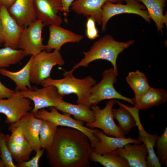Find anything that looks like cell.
<instances>
[{
	"instance_id": "2",
	"label": "cell",
	"mask_w": 167,
	"mask_h": 167,
	"mask_svg": "<svg viewBox=\"0 0 167 167\" xmlns=\"http://www.w3.org/2000/svg\"><path fill=\"white\" fill-rule=\"evenodd\" d=\"M135 41L133 39L125 42L118 41L110 35H105L94 42L88 51L83 52L84 58L69 71L73 73L75 70L80 67H87L94 61L103 59L111 63L113 71L118 75L117 57Z\"/></svg>"
},
{
	"instance_id": "9",
	"label": "cell",
	"mask_w": 167,
	"mask_h": 167,
	"mask_svg": "<svg viewBox=\"0 0 167 167\" xmlns=\"http://www.w3.org/2000/svg\"><path fill=\"white\" fill-rule=\"evenodd\" d=\"M31 101L15 91L11 97L0 99V113L5 115V122L8 124L15 123L31 112Z\"/></svg>"
},
{
	"instance_id": "35",
	"label": "cell",
	"mask_w": 167,
	"mask_h": 167,
	"mask_svg": "<svg viewBox=\"0 0 167 167\" xmlns=\"http://www.w3.org/2000/svg\"><path fill=\"white\" fill-rule=\"evenodd\" d=\"M95 21L91 17H89L86 23V35L90 40H93L98 36V31L95 24Z\"/></svg>"
},
{
	"instance_id": "31",
	"label": "cell",
	"mask_w": 167,
	"mask_h": 167,
	"mask_svg": "<svg viewBox=\"0 0 167 167\" xmlns=\"http://www.w3.org/2000/svg\"><path fill=\"white\" fill-rule=\"evenodd\" d=\"M155 146L156 148V154L161 165L165 164L167 162V126L160 136H157Z\"/></svg>"
},
{
	"instance_id": "29",
	"label": "cell",
	"mask_w": 167,
	"mask_h": 167,
	"mask_svg": "<svg viewBox=\"0 0 167 167\" xmlns=\"http://www.w3.org/2000/svg\"><path fill=\"white\" fill-rule=\"evenodd\" d=\"M58 128V126L51 122L46 120H42L39 132V138L41 148L45 150L52 145Z\"/></svg>"
},
{
	"instance_id": "33",
	"label": "cell",
	"mask_w": 167,
	"mask_h": 167,
	"mask_svg": "<svg viewBox=\"0 0 167 167\" xmlns=\"http://www.w3.org/2000/svg\"><path fill=\"white\" fill-rule=\"evenodd\" d=\"M11 132V134L9 135L7 142L18 144H23L29 143L20 127H16L13 129Z\"/></svg>"
},
{
	"instance_id": "19",
	"label": "cell",
	"mask_w": 167,
	"mask_h": 167,
	"mask_svg": "<svg viewBox=\"0 0 167 167\" xmlns=\"http://www.w3.org/2000/svg\"><path fill=\"white\" fill-rule=\"evenodd\" d=\"M128 143L115 151L118 155L124 158L129 167H147L146 158L148 151L143 143Z\"/></svg>"
},
{
	"instance_id": "38",
	"label": "cell",
	"mask_w": 167,
	"mask_h": 167,
	"mask_svg": "<svg viewBox=\"0 0 167 167\" xmlns=\"http://www.w3.org/2000/svg\"><path fill=\"white\" fill-rule=\"evenodd\" d=\"M15 0H0L2 4L5 6L7 8L11 6Z\"/></svg>"
},
{
	"instance_id": "16",
	"label": "cell",
	"mask_w": 167,
	"mask_h": 167,
	"mask_svg": "<svg viewBox=\"0 0 167 167\" xmlns=\"http://www.w3.org/2000/svg\"><path fill=\"white\" fill-rule=\"evenodd\" d=\"M107 1L121 3L124 2V0H75L70 8L78 14L91 17L98 24L101 25L102 7Z\"/></svg>"
},
{
	"instance_id": "30",
	"label": "cell",
	"mask_w": 167,
	"mask_h": 167,
	"mask_svg": "<svg viewBox=\"0 0 167 167\" xmlns=\"http://www.w3.org/2000/svg\"><path fill=\"white\" fill-rule=\"evenodd\" d=\"M7 145L13 159L17 163L29 160L34 150L29 143L23 144H16L7 141Z\"/></svg>"
},
{
	"instance_id": "8",
	"label": "cell",
	"mask_w": 167,
	"mask_h": 167,
	"mask_svg": "<svg viewBox=\"0 0 167 167\" xmlns=\"http://www.w3.org/2000/svg\"><path fill=\"white\" fill-rule=\"evenodd\" d=\"M116 101V99L110 100L106 103L105 107L103 109H101L97 105L92 106L91 108L93 112L95 120L92 122L86 123V126L91 128L101 129L108 136L125 138V135L114 121L112 109Z\"/></svg>"
},
{
	"instance_id": "32",
	"label": "cell",
	"mask_w": 167,
	"mask_h": 167,
	"mask_svg": "<svg viewBox=\"0 0 167 167\" xmlns=\"http://www.w3.org/2000/svg\"><path fill=\"white\" fill-rule=\"evenodd\" d=\"M9 135L2 133L0 134V158L3 161L5 167H16L7 145Z\"/></svg>"
},
{
	"instance_id": "44",
	"label": "cell",
	"mask_w": 167,
	"mask_h": 167,
	"mask_svg": "<svg viewBox=\"0 0 167 167\" xmlns=\"http://www.w3.org/2000/svg\"><path fill=\"white\" fill-rule=\"evenodd\" d=\"M1 46V45H0V46Z\"/></svg>"
},
{
	"instance_id": "10",
	"label": "cell",
	"mask_w": 167,
	"mask_h": 167,
	"mask_svg": "<svg viewBox=\"0 0 167 167\" xmlns=\"http://www.w3.org/2000/svg\"><path fill=\"white\" fill-rule=\"evenodd\" d=\"M126 3H113L106 2L103 6L101 21L102 30L104 32L107 23L112 17L123 13L137 15L143 18L148 23L151 22L150 18L146 7L137 0H124Z\"/></svg>"
},
{
	"instance_id": "22",
	"label": "cell",
	"mask_w": 167,
	"mask_h": 167,
	"mask_svg": "<svg viewBox=\"0 0 167 167\" xmlns=\"http://www.w3.org/2000/svg\"><path fill=\"white\" fill-rule=\"evenodd\" d=\"M34 56H31L30 59L22 69L15 71H11L5 68L0 69V74L2 76L10 79L15 83V91L32 90L30 80V70L31 63Z\"/></svg>"
},
{
	"instance_id": "28",
	"label": "cell",
	"mask_w": 167,
	"mask_h": 167,
	"mask_svg": "<svg viewBox=\"0 0 167 167\" xmlns=\"http://www.w3.org/2000/svg\"><path fill=\"white\" fill-rule=\"evenodd\" d=\"M25 57L24 51L9 47L0 49V69L19 63Z\"/></svg>"
},
{
	"instance_id": "4",
	"label": "cell",
	"mask_w": 167,
	"mask_h": 167,
	"mask_svg": "<svg viewBox=\"0 0 167 167\" xmlns=\"http://www.w3.org/2000/svg\"><path fill=\"white\" fill-rule=\"evenodd\" d=\"M65 61L59 51L52 52L43 50L33 58L30 70L31 82L41 84L45 79L50 77L53 67L56 65L62 66Z\"/></svg>"
},
{
	"instance_id": "5",
	"label": "cell",
	"mask_w": 167,
	"mask_h": 167,
	"mask_svg": "<svg viewBox=\"0 0 167 167\" xmlns=\"http://www.w3.org/2000/svg\"><path fill=\"white\" fill-rule=\"evenodd\" d=\"M102 75V80L91 89L88 99V102L91 107L97 105L104 100L116 99L122 100L134 105L132 99L122 95L114 87V84L117 81V75L113 68L104 71Z\"/></svg>"
},
{
	"instance_id": "6",
	"label": "cell",
	"mask_w": 167,
	"mask_h": 167,
	"mask_svg": "<svg viewBox=\"0 0 167 167\" xmlns=\"http://www.w3.org/2000/svg\"><path fill=\"white\" fill-rule=\"evenodd\" d=\"M49 108V111L43 108L33 113L37 118L51 122L58 126L70 127L82 132L88 138L93 149L99 141V139L94 134L96 129L84 126V122L73 118L69 114L60 113L54 107Z\"/></svg>"
},
{
	"instance_id": "12",
	"label": "cell",
	"mask_w": 167,
	"mask_h": 167,
	"mask_svg": "<svg viewBox=\"0 0 167 167\" xmlns=\"http://www.w3.org/2000/svg\"><path fill=\"white\" fill-rule=\"evenodd\" d=\"M36 19L41 20L44 25L61 26L63 20L58 14L63 11L61 0H34Z\"/></svg>"
},
{
	"instance_id": "43",
	"label": "cell",
	"mask_w": 167,
	"mask_h": 167,
	"mask_svg": "<svg viewBox=\"0 0 167 167\" xmlns=\"http://www.w3.org/2000/svg\"></svg>"
},
{
	"instance_id": "42",
	"label": "cell",
	"mask_w": 167,
	"mask_h": 167,
	"mask_svg": "<svg viewBox=\"0 0 167 167\" xmlns=\"http://www.w3.org/2000/svg\"><path fill=\"white\" fill-rule=\"evenodd\" d=\"M1 128L0 127V134H1Z\"/></svg>"
},
{
	"instance_id": "23",
	"label": "cell",
	"mask_w": 167,
	"mask_h": 167,
	"mask_svg": "<svg viewBox=\"0 0 167 167\" xmlns=\"http://www.w3.org/2000/svg\"><path fill=\"white\" fill-rule=\"evenodd\" d=\"M58 111L73 116L75 119L86 123L93 122L95 118L90 108L83 105H75L63 100L56 107Z\"/></svg>"
},
{
	"instance_id": "25",
	"label": "cell",
	"mask_w": 167,
	"mask_h": 167,
	"mask_svg": "<svg viewBox=\"0 0 167 167\" xmlns=\"http://www.w3.org/2000/svg\"><path fill=\"white\" fill-rule=\"evenodd\" d=\"M89 160L91 161L98 162L105 167H129L126 161L116 153L115 151L102 155L93 151Z\"/></svg>"
},
{
	"instance_id": "36",
	"label": "cell",
	"mask_w": 167,
	"mask_h": 167,
	"mask_svg": "<svg viewBox=\"0 0 167 167\" xmlns=\"http://www.w3.org/2000/svg\"><path fill=\"white\" fill-rule=\"evenodd\" d=\"M15 92V91L6 87L0 81V99L9 98L12 96Z\"/></svg>"
},
{
	"instance_id": "1",
	"label": "cell",
	"mask_w": 167,
	"mask_h": 167,
	"mask_svg": "<svg viewBox=\"0 0 167 167\" xmlns=\"http://www.w3.org/2000/svg\"><path fill=\"white\" fill-rule=\"evenodd\" d=\"M52 167H86L93 151L88 137L77 130L58 127L52 145L45 150Z\"/></svg>"
},
{
	"instance_id": "21",
	"label": "cell",
	"mask_w": 167,
	"mask_h": 167,
	"mask_svg": "<svg viewBox=\"0 0 167 167\" xmlns=\"http://www.w3.org/2000/svg\"><path fill=\"white\" fill-rule=\"evenodd\" d=\"M134 105L139 109L145 111L150 108L166 102L167 93L162 88L151 87L142 94L132 98Z\"/></svg>"
},
{
	"instance_id": "11",
	"label": "cell",
	"mask_w": 167,
	"mask_h": 167,
	"mask_svg": "<svg viewBox=\"0 0 167 167\" xmlns=\"http://www.w3.org/2000/svg\"><path fill=\"white\" fill-rule=\"evenodd\" d=\"M18 92L33 102L34 106L31 111L33 113L42 109L56 107L63 100V96L60 95L56 88L52 85L43 86L41 88L33 87L32 90Z\"/></svg>"
},
{
	"instance_id": "15",
	"label": "cell",
	"mask_w": 167,
	"mask_h": 167,
	"mask_svg": "<svg viewBox=\"0 0 167 167\" xmlns=\"http://www.w3.org/2000/svg\"><path fill=\"white\" fill-rule=\"evenodd\" d=\"M49 26V36L44 49L49 52L53 49L59 51L65 44L79 42L84 38L83 35L64 29L61 26L51 25Z\"/></svg>"
},
{
	"instance_id": "18",
	"label": "cell",
	"mask_w": 167,
	"mask_h": 167,
	"mask_svg": "<svg viewBox=\"0 0 167 167\" xmlns=\"http://www.w3.org/2000/svg\"><path fill=\"white\" fill-rule=\"evenodd\" d=\"M34 0H15L8 8L12 18L21 27H27L37 19Z\"/></svg>"
},
{
	"instance_id": "26",
	"label": "cell",
	"mask_w": 167,
	"mask_h": 167,
	"mask_svg": "<svg viewBox=\"0 0 167 167\" xmlns=\"http://www.w3.org/2000/svg\"><path fill=\"white\" fill-rule=\"evenodd\" d=\"M112 109L114 119L118 122V126L125 135L129 134L132 128L136 126L135 119L131 113L122 106Z\"/></svg>"
},
{
	"instance_id": "3",
	"label": "cell",
	"mask_w": 167,
	"mask_h": 167,
	"mask_svg": "<svg viewBox=\"0 0 167 167\" xmlns=\"http://www.w3.org/2000/svg\"><path fill=\"white\" fill-rule=\"evenodd\" d=\"M64 77L61 79L48 78L41 83L43 86L48 85L54 86L58 93L63 96L72 94L77 97L78 104L83 105L91 108L88 99L91 89L96 84V81L91 76L88 75L83 79L75 77L72 72L65 71Z\"/></svg>"
},
{
	"instance_id": "13",
	"label": "cell",
	"mask_w": 167,
	"mask_h": 167,
	"mask_svg": "<svg viewBox=\"0 0 167 167\" xmlns=\"http://www.w3.org/2000/svg\"><path fill=\"white\" fill-rule=\"evenodd\" d=\"M42 120L30 112L17 122L9 125L8 129L11 132L15 128L20 127L27 140L36 152L41 148L39 132Z\"/></svg>"
},
{
	"instance_id": "7",
	"label": "cell",
	"mask_w": 167,
	"mask_h": 167,
	"mask_svg": "<svg viewBox=\"0 0 167 167\" xmlns=\"http://www.w3.org/2000/svg\"><path fill=\"white\" fill-rule=\"evenodd\" d=\"M45 26L41 20L37 19L23 28L19 38L17 48L24 51L25 57L35 56L44 50L42 33Z\"/></svg>"
},
{
	"instance_id": "34",
	"label": "cell",
	"mask_w": 167,
	"mask_h": 167,
	"mask_svg": "<svg viewBox=\"0 0 167 167\" xmlns=\"http://www.w3.org/2000/svg\"><path fill=\"white\" fill-rule=\"evenodd\" d=\"M44 149L41 148L36 152L35 156L31 159L20 163H17L16 167H39V162L41 157L43 155Z\"/></svg>"
},
{
	"instance_id": "41",
	"label": "cell",
	"mask_w": 167,
	"mask_h": 167,
	"mask_svg": "<svg viewBox=\"0 0 167 167\" xmlns=\"http://www.w3.org/2000/svg\"><path fill=\"white\" fill-rule=\"evenodd\" d=\"M2 3H1V1H0V7L1 6V5H2Z\"/></svg>"
},
{
	"instance_id": "14",
	"label": "cell",
	"mask_w": 167,
	"mask_h": 167,
	"mask_svg": "<svg viewBox=\"0 0 167 167\" xmlns=\"http://www.w3.org/2000/svg\"><path fill=\"white\" fill-rule=\"evenodd\" d=\"M119 105L128 110L134 118L136 122V126L138 129V138L140 142L146 146L148 151V156L146 161L148 167H161V165L155 152L154 147L157 136L156 135H151L148 133L143 127L139 118V109L136 107H131L122 103Z\"/></svg>"
},
{
	"instance_id": "24",
	"label": "cell",
	"mask_w": 167,
	"mask_h": 167,
	"mask_svg": "<svg viewBox=\"0 0 167 167\" xmlns=\"http://www.w3.org/2000/svg\"><path fill=\"white\" fill-rule=\"evenodd\" d=\"M142 2L147 9L150 19L155 22L158 32H162L164 24L167 26V14H164L167 0H137Z\"/></svg>"
},
{
	"instance_id": "40",
	"label": "cell",
	"mask_w": 167,
	"mask_h": 167,
	"mask_svg": "<svg viewBox=\"0 0 167 167\" xmlns=\"http://www.w3.org/2000/svg\"><path fill=\"white\" fill-rule=\"evenodd\" d=\"M0 167H5L4 163L2 160L0 158Z\"/></svg>"
},
{
	"instance_id": "20",
	"label": "cell",
	"mask_w": 167,
	"mask_h": 167,
	"mask_svg": "<svg viewBox=\"0 0 167 167\" xmlns=\"http://www.w3.org/2000/svg\"><path fill=\"white\" fill-rule=\"evenodd\" d=\"M94 134L99 139V141L95 145L93 151L100 155L114 152L117 149L122 147L128 143H141L138 139L130 137L120 138L108 136L102 131L98 129H96Z\"/></svg>"
},
{
	"instance_id": "27",
	"label": "cell",
	"mask_w": 167,
	"mask_h": 167,
	"mask_svg": "<svg viewBox=\"0 0 167 167\" xmlns=\"http://www.w3.org/2000/svg\"><path fill=\"white\" fill-rule=\"evenodd\" d=\"M126 80L133 91L135 97L142 94L151 87L145 75L139 70L130 72Z\"/></svg>"
},
{
	"instance_id": "37",
	"label": "cell",
	"mask_w": 167,
	"mask_h": 167,
	"mask_svg": "<svg viewBox=\"0 0 167 167\" xmlns=\"http://www.w3.org/2000/svg\"><path fill=\"white\" fill-rule=\"evenodd\" d=\"M75 0H61L63 8V11L65 13L68 12L71 4Z\"/></svg>"
},
{
	"instance_id": "17",
	"label": "cell",
	"mask_w": 167,
	"mask_h": 167,
	"mask_svg": "<svg viewBox=\"0 0 167 167\" xmlns=\"http://www.w3.org/2000/svg\"><path fill=\"white\" fill-rule=\"evenodd\" d=\"M0 19L4 38V47L17 49L19 38L23 28L17 24L8 8L3 4L0 7Z\"/></svg>"
},
{
	"instance_id": "39",
	"label": "cell",
	"mask_w": 167,
	"mask_h": 167,
	"mask_svg": "<svg viewBox=\"0 0 167 167\" xmlns=\"http://www.w3.org/2000/svg\"><path fill=\"white\" fill-rule=\"evenodd\" d=\"M4 43V38L3 32L2 22L0 19V45Z\"/></svg>"
}]
</instances>
